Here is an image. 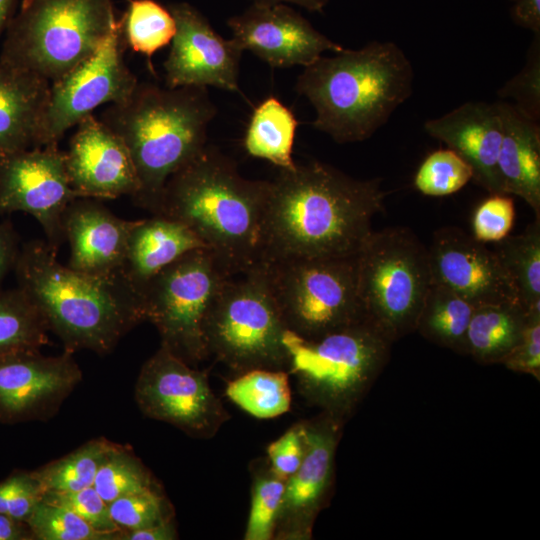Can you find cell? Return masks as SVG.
Masks as SVG:
<instances>
[{"instance_id":"cell-1","label":"cell","mask_w":540,"mask_h":540,"mask_svg":"<svg viewBox=\"0 0 540 540\" xmlns=\"http://www.w3.org/2000/svg\"><path fill=\"white\" fill-rule=\"evenodd\" d=\"M386 194L379 178L355 179L319 161L279 169L269 181L259 262L356 256Z\"/></svg>"},{"instance_id":"cell-2","label":"cell","mask_w":540,"mask_h":540,"mask_svg":"<svg viewBox=\"0 0 540 540\" xmlns=\"http://www.w3.org/2000/svg\"><path fill=\"white\" fill-rule=\"evenodd\" d=\"M268 190L269 181L242 177L232 159L206 145L168 179L158 215L188 227L237 276L259 262Z\"/></svg>"},{"instance_id":"cell-3","label":"cell","mask_w":540,"mask_h":540,"mask_svg":"<svg viewBox=\"0 0 540 540\" xmlns=\"http://www.w3.org/2000/svg\"><path fill=\"white\" fill-rule=\"evenodd\" d=\"M46 241L20 248L14 272L18 288L38 308L49 331L74 353H110L145 320L142 297L122 277L102 278L76 271L57 260Z\"/></svg>"},{"instance_id":"cell-4","label":"cell","mask_w":540,"mask_h":540,"mask_svg":"<svg viewBox=\"0 0 540 540\" xmlns=\"http://www.w3.org/2000/svg\"><path fill=\"white\" fill-rule=\"evenodd\" d=\"M414 72L393 42L321 56L304 67L295 90L315 109L312 126L340 144L361 142L384 126L412 93Z\"/></svg>"},{"instance_id":"cell-5","label":"cell","mask_w":540,"mask_h":540,"mask_svg":"<svg viewBox=\"0 0 540 540\" xmlns=\"http://www.w3.org/2000/svg\"><path fill=\"white\" fill-rule=\"evenodd\" d=\"M216 112L207 87L149 82H138L127 100L103 111L101 120L123 140L134 162L137 206L159 214L168 179L207 145Z\"/></svg>"},{"instance_id":"cell-6","label":"cell","mask_w":540,"mask_h":540,"mask_svg":"<svg viewBox=\"0 0 540 540\" xmlns=\"http://www.w3.org/2000/svg\"><path fill=\"white\" fill-rule=\"evenodd\" d=\"M289 375L301 397L345 424L387 365L393 341L367 318L305 340L288 333Z\"/></svg>"},{"instance_id":"cell-7","label":"cell","mask_w":540,"mask_h":540,"mask_svg":"<svg viewBox=\"0 0 540 540\" xmlns=\"http://www.w3.org/2000/svg\"><path fill=\"white\" fill-rule=\"evenodd\" d=\"M118 20L112 0H23L0 60L51 83L92 56Z\"/></svg>"},{"instance_id":"cell-8","label":"cell","mask_w":540,"mask_h":540,"mask_svg":"<svg viewBox=\"0 0 540 540\" xmlns=\"http://www.w3.org/2000/svg\"><path fill=\"white\" fill-rule=\"evenodd\" d=\"M288 333L260 263L226 280L203 326L209 357L238 375L254 369L288 372Z\"/></svg>"},{"instance_id":"cell-9","label":"cell","mask_w":540,"mask_h":540,"mask_svg":"<svg viewBox=\"0 0 540 540\" xmlns=\"http://www.w3.org/2000/svg\"><path fill=\"white\" fill-rule=\"evenodd\" d=\"M357 293L365 318L393 342L416 331L431 285L428 250L407 227L372 231L356 255Z\"/></svg>"},{"instance_id":"cell-10","label":"cell","mask_w":540,"mask_h":540,"mask_svg":"<svg viewBox=\"0 0 540 540\" xmlns=\"http://www.w3.org/2000/svg\"><path fill=\"white\" fill-rule=\"evenodd\" d=\"M289 332L320 338L365 318L356 256L259 262Z\"/></svg>"},{"instance_id":"cell-11","label":"cell","mask_w":540,"mask_h":540,"mask_svg":"<svg viewBox=\"0 0 540 540\" xmlns=\"http://www.w3.org/2000/svg\"><path fill=\"white\" fill-rule=\"evenodd\" d=\"M230 277L209 249L198 248L162 269L141 290L145 320L156 327L161 345L191 366L209 357L204 321Z\"/></svg>"},{"instance_id":"cell-12","label":"cell","mask_w":540,"mask_h":540,"mask_svg":"<svg viewBox=\"0 0 540 540\" xmlns=\"http://www.w3.org/2000/svg\"><path fill=\"white\" fill-rule=\"evenodd\" d=\"M139 410L190 437L210 439L230 414L214 394L208 370H199L160 345L143 364L135 384Z\"/></svg>"},{"instance_id":"cell-13","label":"cell","mask_w":540,"mask_h":540,"mask_svg":"<svg viewBox=\"0 0 540 540\" xmlns=\"http://www.w3.org/2000/svg\"><path fill=\"white\" fill-rule=\"evenodd\" d=\"M123 20L88 59L50 83L39 147L58 145L65 132L97 107L127 100L138 84L124 61Z\"/></svg>"},{"instance_id":"cell-14","label":"cell","mask_w":540,"mask_h":540,"mask_svg":"<svg viewBox=\"0 0 540 540\" xmlns=\"http://www.w3.org/2000/svg\"><path fill=\"white\" fill-rule=\"evenodd\" d=\"M76 198L80 197L70 185L65 151L58 145L0 153V215H32L56 250L66 240L64 212Z\"/></svg>"},{"instance_id":"cell-15","label":"cell","mask_w":540,"mask_h":540,"mask_svg":"<svg viewBox=\"0 0 540 540\" xmlns=\"http://www.w3.org/2000/svg\"><path fill=\"white\" fill-rule=\"evenodd\" d=\"M82 377L73 353L65 350L57 356L40 350L0 355V423L51 419Z\"/></svg>"},{"instance_id":"cell-16","label":"cell","mask_w":540,"mask_h":540,"mask_svg":"<svg viewBox=\"0 0 540 540\" xmlns=\"http://www.w3.org/2000/svg\"><path fill=\"white\" fill-rule=\"evenodd\" d=\"M305 453L285 482L273 540H309L318 514L326 507L333 489L335 454L344 424L320 412L302 420Z\"/></svg>"},{"instance_id":"cell-17","label":"cell","mask_w":540,"mask_h":540,"mask_svg":"<svg viewBox=\"0 0 540 540\" xmlns=\"http://www.w3.org/2000/svg\"><path fill=\"white\" fill-rule=\"evenodd\" d=\"M168 9L175 19L176 32L164 62L165 86H212L238 91L243 50L232 38L221 37L189 3H173Z\"/></svg>"},{"instance_id":"cell-18","label":"cell","mask_w":540,"mask_h":540,"mask_svg":"<svg viewBox=\"0 0 540 540\" xmlns=\"http://www.w3.org/2000/svg\"><path fill=\"white\" fill-rule=\"evenodd\" d=\"M227 24L243 51H250L273 68L306 67L326 51L345 49L285 3L254 2Z\"/></svg>"},{"instance_id":"cell-19","label":"cell","mask_w":540,"mask_h":540,"mask_svg":"<svg viewBox=\"0 0 540 540\" xmlns=\"http://www.w3.org/2000/svg\"><path fill=\"white\" fill-rule=\"evenodd\" d=\"M427 250L432 283L451 289L473 306L520 302L495 251L460 228L436 230Z\"/></svg>"},{"instance_id":"cell-20","label":"cell","mask_w":540,"mask_h":540,"mask_svg":"<svg viewBox=\"0 0 540 540\" xmlns=\"http://www.w3.org/2000/svg\"><path fill=\"white\" fill-rule=\"evenodd\" d=\"M65 155L70 185L80 198H133L137 194L139 180L127 146L93 114L77 124Z\"/></svg>"},{"instance_id":"cell-21","label":"cell","mask_w":540,"mask_h":540,"mask_svg":"<svg viewBox=\"0 0 540 540\" xmlns=\"http://www.w3.org/2000/svg\"><path fill=\"white\" fill-rule=\"evenodd\" d=\"M137 221L115 216L97 199L76 198L63 215L65 238L71 248L68 266L96 277L120 276Z\"/></svg>"},{"instance_id":"cell-22","label":"cell","mask_w":540,"mask_h":540,"mask_svg":"<svg viewBox=\"0 0 540 540\" xmlns=\"http://www.w3.org/2000/svg\"><path fill=\"white\" fill-rule=\"evenodd\" d=\"M424 129L469 164L477 184L490 194H504L497 165L503 133L497 102L468 101L427 120Z\"/></svg>"},{"instance_id":"cell-23","label":"cell","mask_w":540,"mask_h":540,"mask_svg":"<svg viewBox=\"0 0 540 540\" xmlns=\"http://www.w3.org/2000/svg\"><path fill=\"white\" fill-rule=\"evenodd\" d=\"M50 82L0 60V153L39 147Z\"/></svg>"},{"instance_id":"cell-24","label":"cell","mask_w":540,"mask_h":540,"mask_svg":"<svg viewBox=\"0 0 540 540\" xmlns=\"http://www.w3.org/2000/svg\"><path fill=\"white\" fill-rule=\"evenodd\" d=\"M497 104L503 128L497 161L503 193L522 198L540 218V126L511 103Z\"/></svg>"},{"instance_id":"cell-25","label":"cell","mask_w":540,"mask_h":540,"mask_svg":"<svg viewBox=\"0 0 540 540\" xmlns=\"http://www.w3.org/2000/svg\"><path fill=\"white\" fill-rule=\"evenodd\" d=\"M198 248L206 247L188 227L174 219L153 215L138 220L129 236L121 275L141 295L152 277Z\"/></svg>"},{"instance_id":"cell-26","label":"cell","mask_w":540,"mask_h":540,"mask_svg":"<svg viewBox=\"0 0 540 540\" xmlns=\"http://www.w3.org/2000/svg\"><path fill=\"white\" fill-rule=\"evenodd\" d=\"M527 314L520 302L475 307L467 332L466 355L480 364L502 363L520 341Z\"/></svg>"},{"instance_id":"cell-27","label":"cell","mask_w":540,"mask_h":540,"mask_svg":"<svg viewBox=\"0 0 540 540\" xmlns=\"http://www.w3.org/2000/svg\"><path fill=\"white\" fill-rule=\"evenodd\" d=\"M297 125L293 112L279 99L269 96L251 115L244 137L245 150L279 169H291L296 163L292 151Z\"/></svg>"},{"instance_id":"cell-28","label":"cell","mask_w":540,"mask_h":540,"mask_svg":"<svg viewBox=\"0 0 540 540\" xmlns=\"http://www.w3.org/2000/svg\"><path fill=\"white\" fill-rule=\"evenodd\" d=\"M475 306L451 289L432 283L420 310L416 330L427 340L465 354Z\"/></svg>"},{"instance_id":"cell-29","label":"cell","mask_w":540,"mask_h":540,"mask_svg":"<svg viewBox=\"0 0 540 540\" xmlns=\"http://www.w3.org/2000/svg\"><path fill=\"white\" fill-rule=\"evenodd\" d=\"M493 250L511 278L522 306L528 311L540 305V218L523 233L496 242Z\"/></svg>"},{"instance_id":"cell-30","label":"cell","mask_w":540,"mask_h":540,"mask_svg":"<svg viewBox=\"0 0 540 540\" xmlns=\"http://www.w3.org/2000/svg\"><path fill=\"white\" fill-rule=\"evenodd\" d=\"M225 394L256 418H274L290 410L289 373L283 370H250L231 380Z\"/></svg>"},{"instance_id":"cell-31","label":"cell","mask_w":540,"mask_h":540,"mask_svg":"<svg viewBox=\"0 0 540 540\" xmlns=\"http://www.w3.org/2000/svg\"><path fill=\"white\" fill-rule=\"evenodd\" d=\"M46 320L18 287L0 290V355L40 350L49 343Z\"/></svg>"},{"instance_id":"cell-32","label":"cell","mask_w":540,"mask_h":540,"mask_svg":"<svg viewBox=\"0 0 540 540\" xmlns=\"http://www.w3.org/2000/svg\"><path fill=\"white\" fill-rule=\"evenodd\" d=\"M116 443L87 441L69 454L31 471L45 492L76 491L93 486L98 469Z\"/></svg>"},{"instance_id":"cell-33","label":"cell","mask_w":540,"mask_h":540,"mask_svg":"<svg viewBox=\"0 0 540 540\" xmlns=\"http://www.w3.org/2000/svg\"><path fill=\"white\" fill-rule=\"evenodd\" d=\"M122 20L127 46L148 59L168 45L176 32L170 10L155 0H129Z\"/></svg>"},{"instance_id":"cell-34","label":"cell","mask_w":540,"mask_h":540,"mask_svg":"<svg viewBox=\"0 0 540 540\" xmlns=\"http://www.w3.org/2000/svg\"><path fill=\"white\" fill-rule=\"evenodd\" d=\"M93 487L107 504L128 494L163 490L132 449L117 443L98 469Z\"/></svg>"},{"instance_id":"cell-35","label":"cell","mask_w":540,"mask_h":540,"mask_svg":"<svg viewBox=\"0 0 540 540\" xmlns=\"http://www.w3.org/2000/svg\"><path fill=\"white\" fill-rule=\"evenodd\" d=\"M251 502L245 540H273L286 480L270 467L267 458L251 464Z\"/></svg>"},{"instance_id":"cell-36","label":"cell","mask_w":540,"mask_h":540,"mask_svg":"<svg viewBox=\"0 0 540 540\" xmlns=\"http://www.w3.org/2000/svg\"><path fill=\"white\" fill-rule=\"evenodd\" d=\"M25 522L34 540H120L123 532L98 530L74 512L43 500Z\"/></svg>"},{"instance_id":"cell-37","label":"cell","mask_w":540,"mask_h":540,"mask_svg":"<svg viewBox=\"0 0 540 540\" xmlns=\"http://www.w3.org/2000/svg\"><path fill=\"white\" fill-rule=\"evenodd\" d=\"M473 178L469 164L447 148L429 154L419 166L414 186L422 194L441 197L453 194Z\"/></svg>"},{"instance_id":"cell-38","label":"cell","mask_w":540,"mask_h":540,"mask_svg":"<svg viewBox=\"0 0 540 540\" xmlns=\"http://www.w3.org/2000/svg\"><path fill=\"white\" fill-rule=\"evenodd\" d=\"M108 508L113 522L123 532L174 518V509L163 490L128 494L109 503Z\"/></svg>"},{"instance_id":"cell-39","label":"cell","mask_w":540,"mask_h":540,"mask_svg":"<svg viewBox=\"0 0 540 540\" xmlns=\"http://www.w3.org/2000/svg\"><path fill=\"white\" fill-rule=\"evenodd\" d=\"M539 36L535 35L525 66L498 91L501 98L513 99L511 104L520 113L537 122L540 118Z\"/></svg>"},{"instance_id":"cell-40","label":"cell","mask_w":540,"mask_h":540,"mask_svg":"<svg viewBox=\"0 0 540 540\" xmlns=\"http://www.w3.org/2000/svg\"><path fill=\"white\" fill-rule=\"evenodd\" d=\"M42 500L74 512L98 530L122 531L113 522L108 504L93 486L76 491H48Z\"/></svg>"},{"instance_id":"cell-41","label":"cell","mask_w":540,"mask_h":540,"mask_svg":"<svg viewBox=\"0 0 540 540\" xmlns=\"http://www.w3.org/2000/svg\"><path fill=\"white\" fill-rule=\"evenodd\" d=\"M43 495L31 471H14L0 482V513L25 522Z\"/></svg>"},{"instance_id":"cell-42","label":"cell","mask_w":540,"mask_h":540,"mask_svg":"<svg viewBox=\"0 0 540 540\" xmlns=\"http://www.w3.org/2000/svg\"><path fill=\"white\" fill-rule=\"evenodd\" d=\"M515 216L514 202L506 194H491L476 209L473 237L480 242H498L509 235Z\"/></svg>"},{"instance_id":"cell-43","label":"cell","mask_w":540,"mask_h":540,"mask_svg":"<svg viewBox=\"0 0 540 540\" xmlns=\"http://www.w3.org/2000/svg\"><path fill=\"white\" fill-rule=\"evenodd\" d=\"M501 364L509 370L529 374L540 381V305L528 310L520 341Z\"/></svg>"},{"instance_id":"cell-44","label":"cell","mask_w":540,"mask_h":540,"mask_svg":"<svg viewBox=\"0 0 540 540\" xmlns=\"http://www.w3.org/2000/svg\"><path fill=\"white\" fill-rule=\"evenodd\" d=\"M267 460L271 469L281 478L288 479L299 468L305 453L302 422L287 429L267 449Z\"/></svg>"},{"instance_id":"cell-45","label":"cell","mask_w":540,"mask_h":540,"mask_svg":"<svg viewBox=\"0 0 540 540\" xmlns=\"http://www.w3.org/2000/svg\"><path fill=\"white\" fill-rule=\"evenodd\" d=\"M20 248L19 237L11 222L0 223V290L7 274L15 268Z\"/></svg>"},{"instance_id":"cell-46","label":"cell","mask_w":540,"mask_h":540,"mask_svg":"<svg viewBox=\"0 0 540 540\" xmlns=\"http://www.w3.org/2000/svg\"><path fill=\"white\" fill-rule=\"evenodd\" d=\"M178 532L174 518L145 528L122 532L120 540H175Z\"/></svg>"},{"instance_id":"cell-47","label":"cell","mask_w":540,"mask_h":540,"mask_svg":"<svg viewBox=\"0 0 540 540\" xmlns=\"http://www.w3.org/2000/svg\"><path fill=\"white\" fill-rule=\"evenodd\" d=\"M511 15L519 26L540 34V0H515Z\"/></svg>"},{"instance_id":"cell-48","label":"cell","mask_w":540,"mask_h":540,"mask_svg":"<svg viewBox=\"0 0 540 540\" xmlns=\"http://www.w3.org/2000/svg\"><path fill=\"white\" fill-rule=\"evenodd\" d=\"M0 540H34V537L26 522L0 513Z\"/></svg>"},{"instance_id":"cell-49","label":"cell","mask_w":540,"mask_h":540,"mask_svg":"<svg viewBox=\"0 0 540 540\" xmlns=\"http://www.w3.org/2000/svg\"><path fill=\"white\" fill-rule=\"evenodd\" d=\"M254 2L295 4L310 12H322L328 0H253Z\"/></svg>"},{"instance_id":"cell-50","label":"cell","mask_w":540,"mask_h":540,"mask_svg":"<svg viewBox=\"0 0 540 540\" xmlns=\"http://www.w3.org/2000/svg\"><path fill=\"white\" fill-rule=\"evenodd\" d=\"M16 2L17 0H0V35L14 17Z\"/></svg>"},{"instance_id":"cell-51","label":"cell","mask_w":540,"mask_h":540,"mask_svg":"<svg viewBox=\"0 0 540 540\" xmlns=\"http://www.w3.org/2000/svg\"><path fill=\"white\" fill-rule=\"evenodd\" d=\"M515 1V0H514Z\"/></svg>"}]
</instances>
